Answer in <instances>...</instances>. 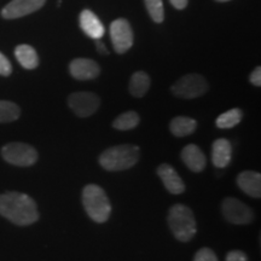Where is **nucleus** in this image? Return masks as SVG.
Wrapping results in <instances>:
<instances>
[{
	"label": "nucleus",
	"mask_w": 261,
	"mask_h": 261,
	"mask_svg": "<svg viewBox=\"0 0 261 261\" xmlns=\"http://www.w3.org/2000/svg\"><path fill=\"white\" fill-rule=\"evenodd\" d=\"M197 128V122L192 117L188 116H177L169 123V129L172 135L175 137H187L190 136Z\"/></svg>",
	"instance_id": "obj_17"
},
{
	"label": "nucleus",
	"mask_w": 261,
	"mask_h": 261,
	"mask_svg": "<svg viewBox=\"0 0 261 261\" xmlns=\"http://www.w3.org/2000/svg\"><path fill=\"white\" fill-rule=\"evenodd\" d=\"M79 23L80 28L87 37L94 40H99L106 33L104 25L100 19L97 17V15L91 10H83L79 16Z\"/></svg>",
	"instance_id": "obj_13"
},
{
	"label": "nucleus",
	"mask_w": 261,
	"mask_h": 261,
	"mask_svg": "<svg viewBox=\"0 0 261 261\" xmlns=\"http://www.w3.org/2000/svg\"><path fill=\"white\" fill-rule=\"evenodd\" d=\"M15 56L18 63L25 69H35L39 64V57L37 51L29 45H18L15 50Z\"/></svg>",
	"instance_id": "obj_18"
},
{
	"label": "nucleus",
	"mask_w": 261,
	"mask_h": 261,
	"mask_svg": "<svg viewBox=\"0 0 261 261\" xmlns=\"http://www.w3.org/2000/svg\"><path fill=\"white\" fill-rule=\"evenodd\" d=\"M140 117L136 112H126L114 120L113 127L117 130H129L139 125Z\"/></svg>",
	"instance_id": "obj_21"
},
{
	"label": "nucleus",
	"mask_w": 261,
	"mask_h": 261,
	"mask_svg": "<svg viewBox=\"0 0 261 261\" xmlns=\"http://www.w3.org/2000/svg\"><path fill=\"white\" fill-rule=\"evenodd\" d=\"M83 204L87 215L94 223H106L112 214V204L106 191L96 184H89L84 188Z\"/></svg>",
	"instance_id": "obj_4"
},
{
	"label": "nucleus",
	"mask_w": 261,
	"mask_h": 261,
	"mask_svg": "<svg viewBox=\"0 0 261 261\" xmlns=\"http://www.w3.org/2000/svg\"><path fill=\"white\" fill-rule=\"evenodd\" d=\"M140 158L137 145L122 144L108 148L99 156V165L109 172L126 171L136 165Z\"/></svg>",
	"instance_id": "obj_2"
},
{
	"label": "nucleus",
	"mask_w": 261,
	"mask_h": 261,
	"mask_svg": "<svg viewBox=\"0 0 261 261\" xmlns=\"http://www.w3.org/2000/svg\"><path fill=\"white\" fill-rule=\"evenodd\" d=\"M144 2L150 17L154 19L156 23H162L163 19H165L162 0H144Z\"/></svg>",
	"instance_id": "obj_23"
},
{
	"label": "nucleus",
	"mask_w": 261,
	"mask_h": 261,
	"mask_svg": "<svg viewBox=\"0 0 261 261\" xmlns=\"http://www.w3.org/2000/svg\"><path fill=\"white\" fill-rule=\"evenodd\" d=\"M242 110L238 109V108H233V109L225 112L224 114L218 116L217 120H215V125H217L218 128L221 129L232 128V127L237 126L238 123L242 121Z\"/></svg>",
	"instance_id": "obj_20"
},
{
	"label": "nucleus",
	"mask_w": 261,
	"mask_h": 261,
	"mask_svg": "<svg viewBox=\"0 0 261 261\" xmlns=\"http://www.w3.org/2000/svg\"><path fill=\"white\" fill-rule=\"evenodd\" d=\"M171 90L173 94L179 98L194 99L207 92L208 83L202 75L189 74L175 81Z\"/></svg>",
	"instance_id": "obj_5"
},
{
	"label": "nucleus",
	"mask_w": 261,
	"mask_h": 261,
	"mask_svg": "<svg viewBox=\"0 0 261 261\" xmlns=\"http://www.w3.org/2000/svg\"><path fill=\"white\" fill-rule=\"evenodd\" d=\"M221 212L225 220L234 225H248L253 223L254 212L242 201L233 197L225 198L221 203Z\"/></svg>",
	"instance_id": "obj_7"
},
{
	"label": "nucleus",
	"mask_w": 261,
	"mask_h": 261,
	"mask_svg": "<svg viewBox=\"0 0 261 261\" xmlns=\"http://www.w3.org/2000/svg\"><path fill=\"white\" fill-rule=\"evenodd\" d=\"M110 38L116 54H125L133 45V32L125 18H117L110 24Z\"/></svg>",
	"instance_id": "obj_8"
},
{
	"label": "nucleus",
	"mask_w": 261,
	"mask_h": 261,
	"mask_svg": "<svg viewBox=\"0 0 261 261\" xmlns=\"http://www.w3.org/2000/svg\"><path fill=\"white\" fill-rule=\"evenodd\" d=\"M150 84V76L145 71H136L129 80V93L137 98H142L148 92Z\"/></svg>",
	"instance_id": "obj_19"
},
{
	"label": "nucleus",
	"mask_w": 261,
	"mask_h": 261,
	"mask_svg": "<svg viewBox=\"0 0 261 261\" xmlns=\"http://www.w3.org/2000/svg\"><path fill=\"white\" fill-rule=\"evenodd\" d=\"M21 115V109L17 104L0 100V123L16 121Z\"/></svg>",
	"instance_id": "obj_22"
},
{
	"label": "nucleus",
	"mask_w": 261,
	"mask_h": 261,
	"mask_svg": "<svg viewBox=\"0 0 261 261\" xmlns=\"http://www.w3.org/2000/svg\"><path fill=\"white\" fill-rule=\"evenodd\" d=\"M46 0H12L3 9L2 15L6 19H14L38 11L45 5Z\"/></svg>",
	"instance_id": "obj_10"
},
{
	"label": "nucleus",
	"mask_w": 261,
	"mask_h": 261,
	"mask_svg": "<svg viewBox=\"0 0 261 261\" xmlns=\"http://www.w3.org/2000/svg\"><path fill=\"white\" fill-rule=\"evenodd\" d=\"M12 71V67L10 61L6 58L4 55L0 52V75L3 76H9Z\"/></svg>",
	"instance_id": "obj_25"
},
{
	"label": "nucleus",
	"mask_w": 261,
	"mask_h": 261,
	"mask_svg": "<svg viewBox=\"0 0 261 261\" xmlns=\"http://www.w3.org/2000/svg\"><path fill=\"white\" fill-rule=\"evenodd\" d=\"M237 185L244 194L250 197H261V174L259 172H242L237 177Z\"/></svg>",
	"instance_id": "obj_14"
},
{
	"label": "nucleus",
	"mask_w": 261,
	"mask_h": 261,
	"mask_svg": "<svg viewBox=\"0 0 261 261\" xmlns=\"http://www.w3.org/2000/svg\"><path fill=\"white\" fill-rule=\"evenodd\" d=\"M2 155L6 162L18 166V167H29V166L34 165L38 160L37 150L32 145L24 144V143L6 144L3 146Z\"/></svg>",
	"instance_id": "obj_6"
},
{
	"label": "nucleus",
	"mask_w": 261,
	"mask_h": 261,
	"mask_svg": "<svg viewBox=\"0 0 261 261\" xmlns=\"http://www.w3.org/2000/svg\"><path fill=\"white\" fill-rule=\"evenodd\" d=\"M225 261H248V256L242 250H231L227 253Z\"/></svg>",
	"instance_id": "obj_26"
},
{
	"label": "nucleus",
	"mask_w": 261,
	"mask_h": 261,
	"mask_svg": "<svg viewBox=\"0 0 261 261\" xmlns=\"http://www.w3.org/2000/svg\"><path fill=\"white\" fill-rule=\"evenodd\" d=\"M168 225L171 231L180 242H190L197 232L195 215L188 205L177 203L168 211Z\"/></svg>",
	"instance_id": "obj_3"
},
{
	"label": "nucleus",
	"mask_w": 261,
	"mask_h": 261,
	"mask_svg": "<svg viewBox=\"0 0 261 261\" xmlns=\"http://www.w3.org/2000/svg\"><path fill=\"white\" fill-rule=\"evenodd\" d=\"M0 215L18 226H28L39 219L35 201L21 192H6L0 195Z\"/></svg>",
	"instance_id": "obj_1"
},
{
	"label": "nucleus",
	"mask_w": 261,
	"mask_h": 261,
	"mask_svg": "<svg viewBox=\"0 0 261 261\" xmlns=\"http://www.w3.org/2000/svg\"><path fill=\"white\" fill-rule=\"evenodd\" d=\"M96 46H97V51L99 52V54H102V55L109 54V51H108L107 46L100 40H96Z\"/></svg>",
	"instance_id": "obj_29"
},
{
	"label": "nucleus",
	"mask_w": 261,
	"mask_h": 261,
	"mask_svg": "<svg viewBox=\"0 0 261 261\" xmlns=\"http://www.w3.org/2000/svg\"><path fill=\"white\" fill-rule=\"evenodd\" d=\"M70 75L76 80H93L99 75L100 68L89 58H75L69 64Z\"/></svg>",
	"instance_id": "obj_11"
},
{
	"label": "nucleus",
	"mask_w": 261,
	"mask_h": 261,
	"mask_svg": "<svg viewBox=\"0 0 261 261\" xmlns=\"http://www.w3.org/2000/svg\"><path fill=\"white\" fill-rule=\"evenodd\" d=\"M181 160L192 172H202L207 165V159L203 151L195 144H189L181 150Z\"/></svg>",
	"instance_id": "obj_15"
},
{
	"label": "nucleus",
	"mask_w": 261,
	"mask_h": 261,
	"mask_svg": "<svg viewBox=\"0 0 261 261\" xmlns=\"http://www.w3.org/2000/svg\"><path fill=\"white\" fill-rule=\"evenodd\" d=\"M215 2H219V3H226V2H230V0H215Z\"/></svg>",
	"instance_id": "obj_30"
},
{
	"label": "nucleus",
	"mask_w": 261,
	"mask_h": 261,
	"mask_svg": "<svg viewBox=\"0 0 261 261\" xmlns=\"http://www.w3.org/2000/svg\"><path fill=\"white\" fill-rule=\"evenodd\" d=\"M194 261H219L217 254H215L211 248H201L197 253L195 254Z\"/></svg>",
	"instance_id": "obj_24"
},
{
	"label": "nucleus",
	"mask_w": 261,
	"mask_h": 261,
	"mask_svg": "<svg viewBox=\"0 0 261 261\" xmlns=\"http://www.w3.org/2000/svg\"><path fill=\"white\" fill-rule=\"evenodd\" d=\"M212 161L218 168L227 167L232 158V145L225 138H219L213 143L212 146Z\"/></svg>",
	"instance_id": "obj_16"
},
{
	"label": "nucleus",
	"mask_w": 261,
	"mask_h": 261,
	"mask_svg": "<svg viewBox=\"0 0 261 261\" xmlns=\"http://www.w3.org/2000/svg\"><path fill=\"white\" fill-rule=\"evenodd\" d=\"M68 104L73 112L80 117H89L98 110L100 99L91 92H75L68 98Z\"/></svg>",
	"instance_id": "obj_9"
},
{
	"label": "nucleus",
	"mask_w": 261,
	"mask_h": 261,
	"mask_svg": "<svg viewBox=\"0 0 261 261\" xmlns=\"http://www.w3.org/2000/svg\"><path fill=\"white\" fill-rule=\"evenodd\" d=\"M158 175L165 188L173 195H180L185 191V184L174 168L168 163H162L158 168Z\"/></svg>",
	"instance_id": "obj_12"
},
{
	"label": "nucleus",
	"mask_w": 261,
	"mask_h": 261,
	"mask_svg": "<svg viewBox=\"0 0 261 261\" xmlns=\"http://www.w3.org/2000/svg\"><path fill=\"white\" fill-rule=\"evenodd\" d=\"M249 80L254 86L256 87L261 86V68L260 67H256L255 69L252 71V74H250L249 76Z\"/></svg>",
	"instance_id": "obj_27"
},
{
	"label": "nucleus",
	"mask_w": 261,
	"mask_h": 261,
	"mask_svg": "<svg viewBox=\"0 0 261 261\" xmlns=\"http://www.w3.org/2000/svg\"><path fill=\"white\" fill-rule=\"evenodd\" d=\"M169 2L177 10H182L187 8L189 0H169Z\"/></svg>",
	"instance_id": "obj_28"
}]
</instances>
